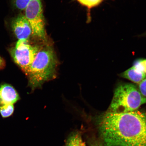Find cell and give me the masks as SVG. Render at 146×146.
I'll return each mask as SVG.
<instances>
[{"instance_id": "7", "label": "cell", "mask_w": 146, "mask_h": 146, "mask_svg": "<svg viewBox=\"0 0 146 146\" xmlns=\"http://www.w3.org/2000/svg\"><path fill=\"white\" fill-rule=\"evenodd\" d=\"M19 98L17 91L11 85L5 84L0 86V109L6 105H13Z\"/></svg>"}, {"instance_id": "5", "label": "cell", "mask_w": 146, "mask_h": 146, "mask_svg": "<svg viewBox=\"0 0 146 146\" xmlns=\"http://www.w3.org/2000/svg\"><path fill=\"white\" fill-rule=\"evenodd\" d=\"M25 10V16L31 27L32 34L45 39V23L40 0H31Z\"/></svg>"}, {"instance_id": "12", "label": "cell", "mask_w": 146, "mask_h": 146, "mask_svg": "<svg viewBox=\"0 0 146 146\" xmlns=\"http://www.w3.org/2000/svg\"><path fill=\"white\" fill-rule=\"evenodd\" d=\"M133 66L143 72L146 76V59L141 58L136 60Z\"/></svg>"}, {"instance_id": "14", "label": "cell", "mask_w": 146, "mask_h": 146, "mask_svg": "<svg viewBox=\"0 0 146 146\" xmlns=\"http://www.w3.org/2000/svg\"><path fill=\"white\" fill-rule=\"evenodd\" d=\"M139 84V90L142 95L146 98V78Z\"/></svg>"}, {"instance_id": "15", "label": "cell", "mask_w": 146, "mask_h": 146, "mask_svg": "<svg viewBox=\"0 0 146 146\" xmlns=\"http://www.w3.org/2000/svg\"><path fill=\"white\" fill-rule=\"evenodd\" d=\"M5 60L0 56V69L5 68Z\"/></svg>"}, {"instance_id": "2", "label": "cell", "mask_w": 146, "mask_h": 146, "mask_svg": "<svg viewBox=\"0 0 146 146\" xmlns=\"http://www.w3.org/2000/svg\"><path fill=\"white\" fill-rule=\"evenodd\" d=\"M58 61L52 46L41 47L26 74L29 85L33 90L56 76Z\"/></svg>"}, {"instance_id": "8", "label": "cell", "mask_w": 146, "mask_h": 146, "mask_svg": "<svg viewBox=\"0 0 146 146\" xmlns=\"http://www.w3.org/2000/svg\"><path fill=\"white\" fill-rule=\"evenodd\" d=\"M121 76L122 77L138 84L141 83L146 78L145 74L133 66L122 73Z\"/></svg>"}, {"instance_id": "4", "label": "cell", "mask_w": 146, "mask_h": 146, "mask_svg": "<svg viewBox=\"0 0 146 146\" xmlns=\"http://www.w3.org/2000/svg\"><path fill=\"white\" fill-rule=\"evenodd\" d=\"M40 48L31 45L28 40H18L9 52L15 62L27 74Z\"/></svg>"}, {"instance_id": "10", "label": "cell", "mask_w": 146, "mask_h": 146, "mask_svg": "<svg viewBox=\"0 0 146 146\" xmlns=\"http://www.w3.org/2000/svg\"><path fill=\"white\" fill-rule=\"evenodd\" d=\"M80 4L90 9L98 7L106 0H77Z\"/></svg>"}, {"instance_id": "11", "label": "cell", "mask_w": 146, "mask_h": 146, "mask_svg": "<svg viewBox=\"0 0 146 146\" xmlns=\"http://www.w3.org/2000/svg\"><path fill=\"white\" fill-rule=\"evenodd\" d=\"M14 111L13 104L6 105L0 109V113L3 118L8 117L11 115L13 113Z\"/></svg>"}, {"instance_id": "17", "label": "cell", "mask_w": 146, "mask_h": 146, "mask_svg": "<svg viewBox=\"0 0 146 146\" xmlns=\"http://www.w3.org/2000/svg\"><path fill=\"white\" fill-rule=\"evenodd\" d=\"M141 36H145V37H146V32L144 33L143 34H142Z\"/></svg>"}, {"instance_id": "1", "label": "cell", "mask_w": 146, "mask_h": 146, "mask_svg": "<svg viewBox=\"0 0 146 146\" xmlns=\"http://www.w3.org/2000/svg\"><path fill=\"white\" fill-rule=\"evenodd\" d=\"M96 122L105 146H146V111H107Z\"/></svg>"}, {"instance_id": "3", "label": "cell", "mask_w": 146, "mask_h": 146, "mask_svg": "<svg viewBox=\"0 0 146 146\" xmlns=\"http://www.w3.org/2000/svg\"><path fill=\"white\" fill-rule=\"evenodd\" d=\"M146 104V98L138 89L131 84L119 86L115 90L113 96L107 111L116 113L132 112Z\"/></svg>"}, {"instance_id": "9", "label": "cell", "mask_w": 146, "mask_h": 146, "mask_svg": "<svg viewBox=\"0 0 146 146\" xmlns=\"http://www.w3.org/2000/svg\"><path fill=\"white\" fill-rule=\"evenodd\" d=\"M65 146H85L81 133L75 131L71 133L67 140Z\"/></svg>"}, {"instance_id": "13", "label": "cell", "mask_w": 146, "mask_h": 146, "mask_svg": "<svg viewBox=\"0 0 146 146\" xmlns=\"http://www.w3.org/2000/svg\"><path fill=\"white\" fill-rule=\"evenodd\" d=\"M31 0H13L14 6L19 10H25Z\"/></svg>"}, {"instance_id": "6", "label": "cell", "mask_w": 146, "mask_h": 146, "mask_svg": "<svg viewBox=\"0 0 146 146\" xmlns=\"http://www.w3.org/2000/svg\"><path fill=\"white\" fill-rule=\"evenodd\" d=\"M11 27L18 40H28L32 34L30 23L25 16L21 15L12 21Z\"/></svg>"}, {"instance_id": "16", "label": "cell", "mask_w": 146, "mask_h": 146, "mask_svg": "<svg viewBox=\"0 0 146 146\" xmlns=\"http://www.w3.org/2000/svg\"><path fill=\"white\" fill-rule=\"evenodd\" d=\"M91 143L90 146H100L98 144L96 143Z\"/></svg>"}]
</instances>
